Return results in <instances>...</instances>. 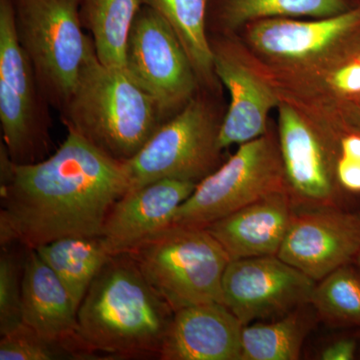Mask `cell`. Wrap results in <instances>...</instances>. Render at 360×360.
Here are the masks:
<instances>
[{"label": "cell", "mask_w": 360, "mask_h": 360, "mask_svg": "<svg viewBox=\"0 0 360 360\" xmlns=\"http://www.w3.org/2000/svg\"><path fill=\"white\" fill-rule=\"evenodd\" d=\"M316 281L277 255L231 260L222 303L243 326L272 321L309 304Z\"/></svg>", "instance_id": "cell-10"}, {"label": "cell", "mask_w": 360, "mask_h": 360, "mask_svg": "<svg viewBox=\"0 0 360 360\" xmlns=\"http://www.w3.org/2000/svg\"><path fill=\"white\" fill-rule=\"evenodd\" d=\"M331 82L342 94H360L359 59L336 71Z\"/></svg>", "instance_id": "cell-28"}, {"label": "cell", "mask_w": 360, "mask_h": 360, "mask_svg": "<svg viewBox=\"0 0 360 360\" xmlns=\"http://www.w3.org/2000/svg\"><path fill=\"white\" fill-rule=\"evenodd\" d=\"M49 106L18 41L11 0H0L1 143L14 163L30 165L49 156Z\"/></svg>", "instance_id": "cell-6"}, {"label": "cell", "mask_w": 360, "mask_h": 360, "mask_svg": "<svg viewBox=\"0 0 360 360\" xmlns=\"http://www.w3.org/2000/svg\"><path fill=\"white\" fill-rule=\"evenodd\" d=\"M68 130L118 161L134 158L167 120L125 68L103 65L94 41L72 94L60 111Z\"/></svg>", "instance_id": "cell-3"}, {"label": "cell", "mask_w": 360, "mask_h": 360, "mask_svg": "<svg viewBox=\"0 0 360 360\" xmlns=\"http://www.w3.org/2000/svg\"><path fill=\"white\" fill-rule=\"evenodd\" d=\"M285 189L279 146L264 135L239 146L226 162L198 182L172 224L207 227L267 194Z\"/></svg>", "instance_id": "cell-8"}, {"label": "cell", "mask_w": 360, "mask_h": 360, "mask_svg": "<svg viewBox=\"0 0 360 360\" xmlns=\"http://www.w3.org/2000/svg\"><path fill=\"white\" fill-rule=\"evenodd\" d=\"M243 326L221 302L174 311L160 360H240Z\"/></svg>", "instance_id": "cell-15"}, {"label": "cell", "mask_w": 360, "mask_h": 360, "mask_svg": "<svg viewBox=\"0 0 360 360\" xmlns=\"http://www.w3.org/2000/svg\"><path fill=\"white\" fill-rule=\"evenodd\" d=\"M354 264L357 265V266L360 269V250L359 255H357L356 259H355Z\"/></svg>", "instance_id": "cell-32"}, {"label": "cell", "mask_w": 360, "mask_h": 360, "mask_svg": "<svg viewBox=\"0 0 360 360\" xmlns=\"http://www.w3.org/2000/svg\"><path fill=\"white\" fill-rule=\"evenodd\" d=\"M340 155L360 162L359 132L354 131V134L345 135L340 139Z\"/></svg>", "instance_id": "cell-30"}, {"label": "cell", "mask_w": 360, "mask_h": 360, "mask_svg": "<svg viewBox=\"0 0 360 360\" xmlns=\"http://www.w3.org/2000/svg\"><path fill=\"white\" fill-rule=\"evenodd\" d=\"M279 151L296 208L348 207L336 165L319 135L288 104L279 105Z\"/></svg>", "instance_id": "cell-12"}, {"label": "cell", "mask_w": 360, "mask_h": 360, "mask_svg": "<svg viewBox=\"0 0 360 360\" xmlns=\"http://www.w3.org/2000/svg\"><path fill=\"white\" fill-rule=\"evenodd\" d=\"M310 304L331 328L360 329L359 267L345 265L317 281Z\"/></svg>", "instance_id": "cell-23"}, {"label": "cell", "mask_w": 360, "mask_h": 360, "mask_svg": "<svg viewBox=\"0 0 360 360\" xmlns=\"http://www.w3.org/2000/svg\"><path fill=\"white\" fill-rule=\"evenodd\" d=\"M359 25L360 6L314 21L266 18L251 26L250 39L269 56L302 59L328 49Z\"/></svg>", "instance_id": "cell-18"}, {"label": "cell", "mask_w": 360, "mask_h": 360, "mask_svg": "<svg viewBox=\"0 0 360 360\" xmlns=\"http://www.w3.org/2000/svg\"><path fill=\"white\" fill-rule=\"evenodd\" d=\"M77 307L35 250H26L22 277V321L46 340L87 359L78 335Z\"/></svg>", "instance_id": "cell-14"}, {"label": "cell", "mask_w": 360, "mask_h": 360, "mask_svg": "<svg viewBox=\"0 0 360 360\" xmlns=\"http://www.w3.org/2000/svg\"><path fill=\"white\" fill-rule=\"evenodd\" d=\"M124 68L168 120L195 94L198 77L186 49L158 11L142 4L127 40Z\"/></svg>", "instance_id": "cell-9"}, {"label": "cell", "mask_w": 360, "mask_h": 360, "mask_svg": "<svg viewBox=\"0 0 360 360\" xmlns=\"http://www.w3.org/2000/svg\"><path fill=\"white\" fill-rule=\"evenodd\" d=\"M357 352V342L354 338H341L324 348L319 359L322 360H352Z\"/></svg>", "instance_id": "cell-29"}, {"label": "cell", "mask_w": 360, "mask_h": 360, "mask_svg": "<svg viewBox=\"0 0 360 360\" xmlns=\"http://www.w3.org/2000/svg\"><path fill=\"white\" fill-rule=\"evenodd\" d=\"M26 248L1 246L0 255V335L22 323V277Z\"/></svg>", "instance_id": "cell-25"}, {"label": "cell", "mask_w": 360, "mask_h": 360, "mask_svg": "<svg viewBox=\"0 0 360 360\" xmlns=\"http://www.w3.org/2000/svg\"><path fill=\"white\" fill-rule=\"evenodd\" d=\"M359 60H360V58H359Z\"/></svg>", "instance_id": "cell-33"}, {"label": "cell", "mask_w": 360, "mask_h": 360, "mask_svg": "<svg viewBox=\"0 0 360 360\" xmlns=\"http://www.w3.org/2000/svg\"><path fill=\"white\" fill-rule=\"evenodd\" d=\"M124 253L174 311L222 303V279L231 260L205 227L172 224Z\"/></svg>", "instance_id": "cell-4"}, {"label": "cell", "mask_w": 360, "mask_h": 360, "mask_svg": "<svg viewBox=\"0 0 360 360\" xmlns=\"http://www.w3.org/2000/svg\"><path fill=\"white\" fill-rule=\"evenodd\" d=\"M79 309L90 285L111 255L101 236H68L35 248Z\"/></svg>", "instance_id": "cell-19"}, {"label": "cell", "mask_w": 360, "mask_h": 360, "mask_svg": "<svg viewBox=\"0 0 360 360\" xmlns=\"http://www.w3.org/2000/svg\"><path fill=\"white\" fill-rule=\"evenodd\" d=\"M349 9L347 0H219L217 16L220 25L231 30L260 18H329Z\"/></svg>", "instance_id": "cell-24"}, {"label": "cell", "mask_w": 360, "mask_h": 360, "mask_svg": "<svg viewBox=\"0 0 360 360\" xmlns=\"http://www.w3.org/2000/svg\"><path fill=\"white\" fill-rule=\"evenodd\" d=\"M220 124L205 101L194 96L156 130L134 158L123 162L129 189L162 179L198 184L205 179L220 167Z\"/></svg>", "instance_id": "cell-7"}, {"label": "cell", "mask_w": 360, "mask_h": 360, "mask_svg": "<svg viewBox=\"0 0 360 360\" xmlns=\"http://www.w3.org/2000/svg\"><path fill=\"white\" fill-rule=\"evenodd\" d=\"M316 319L309 303L279 319L243 326L240 360L300 359L303 343Z\"/></svg>", "instance_id": "cell-20"}, {"label": "cell", "mask_w": 360, "mask_h": 360, "mask_svg": "<svg viewBox=\"0 0 360 360\" xmlns=\"http://www.w3.org/2000/svg\"><path fill=\"white\" fill-rule=\"evenodd\" d=\"M73 359L68 350L21 323L1 335L0 360Z\"/></svg>", "instance_id": "cell-26"}, {"label": "cell", "mask_w": 360, "mask_h": 360, "mask_svg": "<svg viewBox=\"0 0 360 360\" xmlns=\"http://www.w3.org/2000/svg\"><path fill=\"white\" fill-rule=\"evenodd\" d=\"M349 122L352 129L360 134V110H354L350 112Z\"/></svg>", "instance_id": "cell-31"}, {"label": "cell", "mask_w": 360, "mask_h": 360, "mask_svg": "<svg viewBox=\"0 0 360 360\" xmlns=\"http://www.w3.org/2000/svg\"><path fill=\"white\" fill-rule=\"evenodd\" d=\"M18 41L32 63L42 94L60 112L86 58L79 0H11Z\"/></svg>", "instance_id": "cell-5"}, {"label": "cell", "mask_w": 360, "mask_h": 360, "mask_svg": "<svg viewBox=\"0 0 360 360\" xmlns=\"http://www.w3.org/2000/svg\"><path fill=\"white\" fill-rule=\"evenodd\" d=\"M359 110H360V106H359Z\"/></svg>", "instance_id": "cell-34"}, {"label": "cell", "mask_w": 360, "mask_h": 360, "mask_svg": "<svg viewBox=\"0 0 360 360\" xmlns=\"http://www.w3.org/2000/svg\"><path fill=\"white\" fill-rule=\"evenodd\" d=\"M141 6V0H79L82 26L103 65L124 68L127 40Z\"/></svg>", "instance_id": "cell-21"}, {"label": "cell", "mask_w": 360, "mask_h": 360, "mask_svg": "<svg viewBox=\"0 0 360 360\" xmlns=\"http://www.w3.org/2000/svg\"><path fill=\"white\" fill-rule=\"evenodd\" d=\"M336 179L343 193L360 195V162L338 156Z\"/></svg>", "instance_id": "cell-27"}, {"label": "cell", "mask_w": 360, "mask_h": 360, "mask_svg": "<svg viewBox=\"0 0 360 360\" xmlns=\"http://www.w3.org/2000/svg\"><path fill=\"white\" fill-rule=\"evenodd\" d=\"M296 210L285 189L267 194L205 229L231 260L277 255Z\"/></svg>", "instance_id": "cell-16"}, {"label": "cell", "mask_w": 360, "mask_h": 360, "mask_svg": "<svg viewBox=\"0 0 360 360\" xmlns=\"http://www.w3.org/2000/svg\"><path fill=\"white\" fill-rule=\"evenodd\" d=\"M359 250L360 210L297 208L277 257L317 283L354 264Z\"/></svg>", "instance_id": "cell-11"}, {"label": "cell", "mask_w": 360, "mask_h": 360, "mask_svg": "<svg viewBox=\"0 0 360 360\" xmlns=\"http://www.w3.org/2000/svg\"><path fill=\"white\" fill-rule=\"evenodd\" d=\"M195 182L162 179L129 189L111 208L101 238L111 255L127 252L141 240L174 222L180 205L191 196Z\"/></svg>", "instance_id": "cell-13"}, {"label": "cell", "mask_w": 360, "mask_h": 360, "mask_svg": "<svg viewBox=\"0 0 360 360\" xmlns=\"http://www.w3.org/2000/svg\"><path fill=\"white\" fill-rule=\"evenodd\" d=\"M212 49L215 75L231 96L217 136V146L222 150L264 136L267 116L278 99L269 85L225 49Z\"/></svg>", "instance_id": "cell-17"}, {"label": "cell", "mask_w": 360, "mask_h": 360, "mask_svg": "<svg viewBox=\"0 0 360 360\" xmlns=\"http://www.w3.org/2000/svg\"><path fill=\"white\" fill-rule=\"evenodd\" d=\"M174 310L127 253L111 255L77 311L87 359H160Z\"/></svg>", "instance_id": "cell-2"}, {"label": "cell", "mask_w": 360, "mask_h": 360, "mask_svg": "<svg viewBox=\"0 0 360 360\" xmlns=\"http://www.w3.org/2000/svg\"><path fill=\"white\" fill-rule=\"evenodd\" d=\"M167 21L186 49L198 79L212 84L214 53L206 32L210 0H141Z\"/></svg>", "instance_id": "cell-22"}, {"label": "cell", "mask_w": 360, "mask_h": 360, "mask_svg": "<svg viewBox=\"0 0 360 360\" xmlns=\"http://www.w3.org/2000/svg\"><path fill=\"white\" fill-rule=\"evenodd\" d=\"M122 161L68 130L56 153L18 165L0 148V245L35 250L68 236H101L113 205L129 191Z\"/></svg>", "instance_id": "cell-1"}]
</instances>
